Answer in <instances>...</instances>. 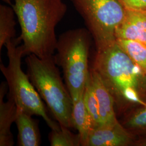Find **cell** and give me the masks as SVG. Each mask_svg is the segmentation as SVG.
<instances>
[{"label":"cell","mask_w":146,"mask_h":146,"mask_svg":"<svg viewBox=\"0 0 146 146\" xmlns=\"http://www.w3.org/2000/svg\"><path fill=\"white\" fill-rule=\"evenodd\" d=\"M13 5L21 29L25 55L41 58L54 56L58 40L55 28L67 11L62 0H15Z\"/></svg>","instance_id":"cell-1"},{"label":"cell","mask_w":146,"mask_h":146,"mask_svg":"<svg viewBox=\"0 0 146 146\" xmlns=\"http://www.w3.org/2000/svg\"><path fill=\"white\" fill-rule=\"evenodd\" d=\"M92 68L109 90L119 110L146 106V74L116 42L97 50Z\"/></svg>","instance_id":"cell-2"},{"label":"cell","mask_w":146,"mask_h":146,"mask_svg":"<svg viewBox=\"0 0 146 146\" xmlns=\"http://www.w3.org/2000/svg\"><path fill=\"white\" fill-rule=\"evenodd\" d=\"M27 75L60 125L73 128V101L63 84L54 55L41 58L33 54L26 58Z\"/></svg>","instance_id":"cell-3"},{"label":"cell","mask_w":146,"mask_h":146,"mask_svg":"<svg viewBox=\"0 0 146 146\" xmlns=\"http://www.w3.org/2000/svg\"><path fill=\"white\" fill-rule=\"evenodd\" d=\"M90 36L84 28L68 31L61 34L57 42V65L62 69L66 85L73 102L84 94L89 67Z\"/></svg>","instance_id":"cell-4"},{"label":"cell","mask_w":146,"mask_h":146,"mask_svg":"<svg viewBox=\"0 0 146 146\" xmlns=\"http://www.w3.org/2000/svg\"><path fill=\"white\" fill-rule=\"evenodd\" d=\"M5 46L9 62L7 67L1 63L0 69L9 88L8 97L14 101L17 109L30 115L41 116L52 130H59V123L49 117L41 96L22 69L21 60L25 55L22 46L17 47L11 40L5 43Z\"/></svg>","instance_id":"cell-5"},{"label":"cell","mask_w":146,"mask_h":146,"mask_svg":"<svg viewBox=\"0 0 146 146\" xmlns=\"http://www.w3.org/2000/svg\"><path fill=\"white\" fill-rule=\"evenodd\" d=\"M71 1L94 37L97 50L116 42V29L125 14L118 0Z\"/></svg>","instance_id":"cell-6"},{"label":"cell","mask_w":146,"mask_h":146,"mask_svg":"<svg viewBox=\"0 0 146 146\" xmlns=\"http://www.w3.org/2000/svg\"><path fill=\"white\" fill-rule=\"evenodd\" d=\"M132 136L119 121L113 124L93 128L87 146H125L132 143Z\"/></svg>","instance_id":"cell-7"},{"label":"cell","mask_w":146,"mask_h":146,"mask_svg":"<svg viewBox=\"0 0 146 146\" xmlns=\"http://www.w3.org/2000/svg\"><path fill=\"white\" fill-rule=\"evenodd\" d=\"M89 78L93 86L99 106L101 121L100 127L110 125L117 122L113 97L105 86L99 74L92 67L89 68Z\"/></svg>","instance_id":"cell-8"},{"label":"cell","mask_w":146,"mask_h":146,"mask_svg":"<svg viewBox=\"0 0 146 146\" xmlns=\"http://www.w3.org/2000/svg\"><path fill=\"white\" fill-rule=\"evenodd\" d=\"M116 39L133 40L146 44V11L126 10L123 21L115 31Z\"/></svg>","instance_id":"cell-9"},{"label":"cell","mask_w":146,"mask_h":146,"mask_svg":"<svg viewBox=\"0 0 146 146\" xmlns=\"http://www.w3.org/2000/svg\"><path fill=\"white\" fill-rule=\"evenodd\" d=\"M7 84L3 82L0 87V146H12L14 144L11 127L15 121L17 106L11 98L8 97V101H4Z\"/></svg>","instance_id":"cell-10"},{"label":"cell","mask_w":146,"mask_h":146,"mask_svg":"<svg viewBox=\"0 0 146 146\" xmlns=\"http://www.w3.org/2000/svg\"><path fill=\"white\" fill-rule=\"evenodd\" d=\"M24 111L17 108L15 123L18 129V145L38 146L41 135L36 121Z\"/></svg>","instance_id":"cell-11"},{"label":"cell","mask_w":146,"mask_h":146,"mask_svg":"<svg viewBox=\"0 0 146 146\" xmlns=\"http://www.w3.org/2000/svg\"><path fill=\"white\" fill-rule=\"evenodd\" d=\"M72 121L73 128L78 131L80 136L81 146H87L89 136L94 127L91 117L84 102V94L73 102Z\"/></svg>","instance_id":"cell-12"},{"label":"cell","mask_w":146,"mask_h":146,"mask_svg":"<svg viewBox=\"0 0 146 146\" xmlns=\"http://www.w3.org/2000/svg\"><path fill=\"white\" fill-rule=\"evenodd\" d=\"M15 11L13 8L0 5V50L5 43L12 40L15 35Z\"/></svg>","instance_id":"cell-13"},{"label":"cell","mask_w":146,"mask_h":146,"mask_svg":"<svg viewBox=\"0 0 146 146\" xmlns=\"http://www.w3.org/2000/svg\"><path fill=\"white\" fill-rule=\"evenodd\" d=\"M116 41L146 74V44L129 40L117 39Z\"/></svg>","instance_id":"cell-14"},{"label":"cell","mask_w":146,"mask_h":146,"mask_svg":"<svg viewBox=\"0 0 146 146\" xmlns=\"http://www.w3.org/2000/svg\"><path fill=\"white\" fill-rule=\"evenodd\" d=\"M59 130H52L49 134V141L52 146H81L79 134H74L66 126L60 125Z\"/></svg>","instance_id":"cell-15"},{"label":"cell","mask_w":146,"mask_h":146,"mask_svg":"<svg viewBox=\"0 0 146 146\" xmlns=\"http://www.w3.org/2000/svg\"><path fill=\"white\" fill-rule=\"evenodd\" d=\"M84 100L86 107L92 120L94 128L99 127L101 125L99 108L89 75L84 90Z\"/></svg>","instance_id":"cell-16"},{"label":"cell","mask_w":146,"mask_h":146,"mask_svg":"<svg viewBox=\"0 0 146 146\" xmlns=\"http://www.w3.org/2000/svg\"><path fill=\"white\" fill-rule=\"evenodd\" d=\"M125 125L129 129L146 131V105L131 114L126 120Z\"/></svg>","instance_id":"cell-17"},{"label":"cell","mask_w":146,"mask_h":146,"mask_svg":"<svg viewBox=\"0 0 146 146\" xmlns=\"http://www.w3.org/2000/svg\"><path fill=\"white\" fill-rule=\"evenodd\" d=\"M126 10L146 11V0H118Z\"/></svg>","instance_id":"cell-18"},{"label":"cell","mask_w":146,"mask_h":146,"mask_svg":"<svg viewBox=\"0 0 146 146\" xmlns=\"http://www.w3.org/2000/svg\"><path fill=\"white\" fill-rule=\"evenodd\" d=\"M139 144H140V145L142 146H146V139H145L143 140H142V141H139V142L138 143Z\"/></svg>","instance_id":"cell-19"},{"label":"cell","mask_w":146,"mask_h":146,"mask_svg":"<svg viewBox=\"0 0 146 146\" xmlns=\"http://www.w3.org/2000/svg\"><path fill=\"white\" fill-rule=\"evenodd\" d=\"M5 1L6 3H8V4H11V1L10 0H3Z\"/></svg>","instance_id":"cell-20"}]
</instances>
